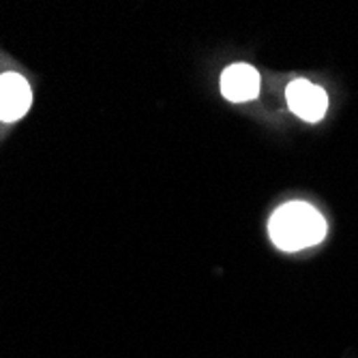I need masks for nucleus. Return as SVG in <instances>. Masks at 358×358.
Wrapping results in <instances>:
<instances>
[{"label": "nucleus", "instance_id": "nucleus-1", "mask_svg": "<svg viewBox=\"0 0 358 358\" xmlns=\"http://www.w3.org/2000/svg\"><path fill=\"white\" fill-rule=\"evenodd\" d=\"M268 232L273 243L283 251L313 247L327 236V221L307 202H289L271 217Z\"/></svg>", "mask_w": 358, "mask_h": 358}, {"label": "nucleus", "instance_id": "nucleus-2", "mask_svg": "<svg viewBox=\"0 0 358 358\" xmlns=\"http://www.w3.org/2000/svg\"><path fill=\"white\" fill-rule=\"evenodd\" d=\"M285 99H287L289 110L307 122L322 120L329 110V96L324 92V88H320L307 80L292 82L285 90Z\"/></svg>", "mask_w": 358, "mask_h": 358}, {"label": "nucleus", "instance_id": "nucleus-3", "mask_svg": "<svg viewBox=\"0 0 358 358\" xmlns=\"http://www.w3.org/2000/svg\"><path fill=\"white\" fill-rule=\"evenodd\" d=\"M32 103V92L28 82L20 73L0 76V120H20Z\"/></svg>", "mask_w": 358, "mask_h": 358}, {"label": "nucleus", "instance_id": "nucleus-4", "mask_svg": "<svg viewBox=\"0 0 358 358\" xmlns=\"http://www.w3.org/2000/svg\"><path fill=\"white\" fill-rule=\"evenodd\" d=\"M221 92L227 101L245 103L259 94V73L251 64L238 62L227 67L221 76Z\"/></svg>", "mask_w": 358, "mask_h": 358}]
</instances>
